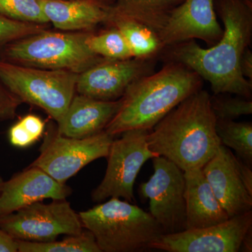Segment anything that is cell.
I'll return each mask as SVG.
<instances>
[{
	"instance_id": "1",
	"label": "cell",
	"mask_w": 252,
	"mask_h": 252,
	"mask_svg": "<svg viewBox=\"0 0 252 252\" xmlns=\"http://www.w3.org/2000/svg\"><path fill=\"white\" fill-rule=\"evenodd\" d=\"M215 12L223 23L221 39L204 49L195 40L162 49L163 63H182L211 86L214 94H229L252 99V81L245 79L240 61L252 40V1L214 0Z\"/></svg>"
},
{
	"instance_id": "2",
	"label": "cell",
	"mask_w": 252,
	"mask_h": 252,
	"mask_svg": "<svg viewBox=\"0 0 252 252\" xmlns=\"http://www.w3.org/2000/svg\"><path fill=\"white\" fill-rule=\"evenodd\" d=\"M210 98L202 89L182 101L149 131V149L184 172L203 168L221 145Z\"/></svg>"
},
{
	"instance_id": "3",
	"label": "cell",
	"mask_w": 252,
	"mask_h": 252,
	"mask_svg": "<svg viewBox=\"0 0 252 252\" xmlns=\"http://www.w3.org/2000/svg\"><path fill=\"white\" fill-rule=\"evenodd\" d=\"M203 81L182 63H164L160 70L129 86L106 132L115 137L133 129L150 130L182 101L201 90Z\"/></svg>"
},
{
	"instance_id": "4",
	"label": "cell",
	"mask_w": 252,
	"mask_h": 252,
	"mask_svg": "<svg viewBox=\"0 0 252 252\" xmlns=\"http://www.w3.org/2000/svg\"><path fill=\"white\" fill-rule=\"evenodd\" d=\"M83 227L94 235L101 252H137L164 234L157 220L142 208L120 198H109L79 214Z\"/></svg>"
},
{
	"instance_id": "5",
	"label": "cell",
	"mask_w": 252,
	"mask_h": 252,
	"mask_svg": "<svg viewBox=\"0 0 252 252\" xmlns=\"http://www.w3.org/2000/svg\"><path fill=\"white\" fill-rule=\"evenodd\" d=\"M90 32L46 29L8 44L0 52V59L29 67L80 74L104 60L86 45Z\"/></svg>"
},
{
	"instance_id": "6",
	"label": "cell",
	"mask_w": 252,
	"mask_h": 252,
	"mask_svg": "<svg viewBox=\"0 0 252 252\" xmlns=\"http://www.w3.org/2000/svg\"><path fill=\"white\" fill-rule=\"evenodd\" d=\"M78 74L29 67L0 59V78L22 103L44 110L60 122L76 94Z\"/></svg>"
},
{
	"instance_id": "7",
	"label": "cell",
	"mask_w": 252,
	"mask_h": 252,
	"mask_svg": "<svg viewBox=\"0 0 252 252\" xmlns=\"http://www.w3.org/2000/svg\"><path fill=\"white\" fill-rule=\"evenodd\" d=\"M149 131H125L120 138L113 140L106 157L107 167L103 180L91 193L94 203L112 198L134 202V185L141 168L149 159L158 157L147 144Z\"/></svg>"
},
{
	"instance_id": "8",
	"label": "cell",
	"mask_w": 252,
	"mask_h": 252,
	"mask_svg": "<svg viewBox=\"0 0 252 252\" xmlns=\"http://www.w3.org/2000/svg\"><path fill=\"white\" fill-rule=\"evenodd\" d=\"M114 137L104 130L85 138H72L61 135L56 127L49 126L39 157L31 165L65 184L91 162L107 157Z\"/></svg>"
},
{
	"instance_id": "9",
	"label": "cell",
	"mask_w": 252,
	"mask_h": 252,
	"mask_svg": "<svg viewBox=\"0 0 252 252\" xmlns=\"http://www.w3.org/2000/svg\"><path fill=\"white\" fill-rule=\"evenodd\" d=\"M0 228L18 240L54 241L60 235L81 233L84 229L79 214L64 200L37 202L17 211L0 215Z\"/></svg>"
},
{
	"instance_id": "10",
	"label": "cell",
	"mask_w": 252,
	"mask_h": 252,
	"mask_svg": "<svg viewBox=\"0 0 252 252\" xmlns=\"http://www.w3.org/2000/svg\"><path fill=\"white\" fill-rule=\"evenodd\" d=\"M154 173L141 184L140 193L149 201V213L161 227L164 234L187 229L185 172L163 157L152 158Z\"/></svg>"
},
{
	"instance_id": "11",
	"label": "cell",
	"mask_w": 252,
	"mask_h": 252,
	"mask_svg": "<svg viewBox=\"0 0 252 252\" xmlns=\"http://www.w3.org/2000/svg\"><path fill=\"white\" fill-rule=\"evenodd\" d=\"M252 228V211L205 228L163 234L151 246L167 252H238Z\"/></svg>"
},
{
	"instance_id": "12",
	"label": "cell",
	"mask_w": 252,
	"mask_h": 252,
	"mask_svg": "<svg viewBox=\"0 0 252 252\" xmlns=\"http://www.w3.org/2000/svg\"><path fill=\"white\" fill-rule=\"evenodd\" d=\"M157 61L104 59L78 74L76 92L99 100H118L134 81L156 72Z\"/></svg>"
},
{
	"instance_id": "13",
	"label": "cell",
	"mask_w": 252,
	"mask_h": 252,
	"mask_svg": "<svg viewBox=\"0 0 252 252\" xmlns=\"http://www.w3.org/2000/svg\"><path fill=\"white\" fill-rule=\"evenodd\" d=\"M223 32L214 0H185L170 11L158 34L164 49L193 39H200L210 47L221 39Z\"/></svg>"
},
{
	"instance_id": "14",
	"label": "cell",
	"mask_w": 252,
	"mask_h": 252,
	"mask_svg": "<svg viewBox=\"0 0 252 252\" xmlns=\"http://www.w3.org/2000/svg\"><path fill=\"white\" fill-rule=\"evenodd\" d=\"M202 170L229 218L252 211V193L242 179L238 158L230 149L221 144Z\"/></svg>"
},
{
	"instance_id": "15",
	"label": "cell",
	"mask_w": 252,
	"mask_h": 252,
	"mask_svg": "<svg viewBox=\"0 0 252 252\" xmlns=\"http://www.w3.org/2000/svg\"><path fill=\"white\" fill-rule=\"evenodd\" d=\"M72 189L36 166L29 165L3 182L0 193V215L12 213L44 199L64 200Z\"/></svg>"
},
{
	"instance_id": "16",
	"label": "cell",
	"mask_w": 252,
	"mask_h": 252,
	"mask_svg": "<svg viewBox=\"0 0 252 252\" xmlns=\"http://www.w3.org/2000/svg\"><path fill=\"white\" fill-rule=\"evenodd\" d=\"M121 99L99 100L75 94L56 128L63 136L85 138L105 130L120 108Z\"/></svg>"
},
{
	"instance_id": "17",
	"label": "cell",
	"mask_w": 252,
	"mask_h": 252,
	"mask_svg": "<svg viewBox=\"0 0 252 252\" xmlns=\"http://www.w3.org/2000/svg\"><path fill=\"white\" fill-rule=\"evenodd\" d=\"M115 0H41L49 23L62 31H92L108 21Z\"/></svg>"
},
{
	"instance_id": "18",
	"label": "cell",
	"mask_w": 252,
	"mask_h": 252,
	"mask_svg": "<svg viewBox=\"0 0 252 252\" xmlns=\"http://www.w3.org/2000/svg\"><path fill=\"white\" fill-rule=\"evenodd\" d=\"M185 177L187 229L211 226L229 219L215 196L202 168L185 171Z\"/></svg>"
},
{
	"instance_id": "19",
	"label": "cell",
	"mask_w": 252,
	"mask_h": 252,
	"mask_svg": "<svg viewBox=\"0 0 252 252\" xmlns=\"http://www.w3.org/2000/svg\"><path fill=\"white\" fill-rule=\"evenodd\" d=\"M105 26H114L121 32L133 58L158 60L163 46L158 34L152 28L132 18L114 14L111 10Z\"/></svg>"
},
{
	"instance_id": "20",
	"label": "cell",
	"mask_w": 252,
	"mask_h": 252,
	"mask_svg": "<svg viewBox=\"0 0 252 252\" xmlns=\"http://www.w3.org/2000/svg\"><path fill=\"white\" fill-rule=\"evenodd\" d=\"M185 0H115L114 14L132 18L157 33L162 29L170 11Z\"/></svg>"
},
{
	"instance_id": "21",
	"label": "cell",
	"mask_w": 252,
	"mask_h": 252,
	"mask_svg": "<svg viewBox=\"0 0 252 252\" xmlns=\"http://www.w3.org/2000/svg\"><path fill=\"white\" fill-rule=\"evenodd\" d=\"M216 130L222 145L233 149L237 157L252 167V122L217 119Z\"/></svg>"
},
{
	"instance_id": "22",
	"label": "cell",
	"mask_w": 252,
	"mask_h": 252,
	"mask_svg": "<svg viewBox=\"0 0 252 252\" xmlns=\"http://www.w3.org/2000/svg\"><path fill=\"white\" fill-rule=\"evenodd\" d=\"M86 44L94 54L106 60L132 59V52L125 37L114 26L95 32L91 31L86 38Z\"/></svg>"
},
{
	"instance_id": "23",
	"label": "cell",
	"mask_w": 252,
	"mask_h": 252,
	"mask_svg": "<svg viewBox=\"0 0 252 252\" xmlns=\"http://www.w3.org/2000/svg\"><path fill=\"white\" fill-rule=\"evenodd\" d=\"M18 252H101L94 235L87 229L83 230L79 234L67 235L60 241L40 243L18 240Z\"/></svg>"
},
{
	"instance_id": "24",
	"label": "cell",
	"mask_w": 252,
	"mask_h": 252,
	"mask_svg": "<svg viewBox=\"0 0 252 252\" xmlns=\"http://www.w3.org/2000/svg\"><path fill=\"white\" fill-rule=\"evenodd\" d=\"M0 15L21 22L49 24L41 0H0Z\"/></svg>"
},
{
	"instance_id": "25",
	"label": "cell",
	"mask_w": 252,
	"mask_h": 252,
	"mask_svg": "<svg viewBox=\"0 0 252 252\" xmlns=\"http://www.w3.org/2000/svg\"><path fill=\"white\" fill-rule=\"evenodd\" d=\"M229 94L210 95V104L216 119L235 120L252 114V99Z\"/></svg>"
},
{
	"instance_id": "26",
	"label": "cell",
	"mask_w": 252,
	"mask_h": 252,
	"mask_svg": "<svg viewBox=\"0 0 252 252\" xmlns=\"http://www.w3.org/2000/svg\"><path fill=\"white\" fill-rule=\"evenodd\" d=\"M49 25L21 22L0 15V52L11 43L45 31Z\"/></svg>"
},
{
	"instance_id": "27",
	"label": "cell",
	"mask_w": 252,
	"mask_h": 252,
	"mask_svg": "<svg viewBox=\"0 0 252 252\" xmlns=\"http://www.w3.org/2000/svg\"><path fill=\"white\" fill-rule=\"evenodd\" d=\"M21 104L22 102L11 92L0 78V120L14 119Z\"/></svg>"
},
{
	"instance_id": "28",
	"label": "cell",
	"mask_w": 252,
	"mask_h": 252,
	"mask_svg": "<svg viewBox=\"0 0 252 252\" xmlns=\"http://www.w3.org/2000/svg\"><path fill=\"white\" fill-rule=\"evenodd\" d=\"M8 135L11 145L18 148H27L37 141L20 122L11 126Z\"/></svg>"
},
{
	"instance_id": "29",
	"label": "cell",
	"mask_w": 252,
	"mask_h": 252,
	"mask_svg": "<svg viewBox=\"0 0 252 252\" xmlns=\"http://www.w3.org/2000/svg\"><path fill=\"white\" fill-rule=\"evenodd\" d=\"M19 122L36 140H39L42 137L45 129V123L40 117L34 114H28Z\"/></svg>"
},
{
	"instance_id": "30",
	"label": "cell",
	"mask_w": 252,
	"mask_h": 252,
	"mask_svg": "<svg viewBox=\"0 0 252 252\" xmlns=\"http://www.w3.org/2000/svg\"><path fill=\"white\" fill-rule=\"evenodd\" d=\"M18 252V240L0 228V252Z\"/></svg>"
},
{
	"instance_id": "31",
	"label": "cell",
	"mask_w": 252,
	"mask_h": 252,
	"mask_svg": "<svg viewBox=\"0 0 252 252\" xmlns=\"http://www.w3.org/2000/svg\"><path fill=\"white\" fill-rule=\"evenodd\" d=\"M240 69L245 79L252 81V51L250 48L245 50L240 59Z\"/></svg>"
},
{
	"instance_id": "32",
	"label": "cell",
	"mask_w": 252,
	"mask_h": 252,
	"mask_svg": "<svg viewBox=\"0 0 252 252\" xmlns=\"http://www.w3.org/2000/svg\"><path fill=\"white\" fill-rule=\"evenodd\" d=\"M238 165L240 175L245 187L249 191L252 193V167L249 166L241 159L238 158Z\"/></svg>"
},
{
	"instance_id": "33",
	"label": "cell",
	"mask_w": 252,
	"mask_h": 252,
	"mask_svg": "<svg viewBox=\"0 0 252 252\" xmlns=\"http://www.w3.org/2000/svg\"><path fill=\"white\" fill-rule=\"evenodd\" d=\"M252 251V228L248 230L242 243L240 252H251Z\"/></svg>"
},
{
	"instance_id": "34",
	"label": "cell",
	"mask_w": 252,
	"mask_h": 252,
	"mask_svg": "<svg viewBox=\"0 0 252 252\" xmlns=\"http://www.w3.org/2000/svg\"><path fill=\"white\" fill-rule=\"evenodd\" d=\"M3 182H4V180H3L2 177H1V175H0V193H1V187H2Z\"/></svg>"
},
{
	"instance_id": "35",
	"label": "cell",
	"mask_w": 252,
	"mask_h": 252,
	"mask_svg": "<svg viewBox=\"0 0 252 252\" xmlns=\"http://www.w3.org/2000/svg\"><path fill=\"white\" fill-rule=\"evenodd\" d=\"M250 1H252V0H250Z\"/></svg>"
}]
</instances>
